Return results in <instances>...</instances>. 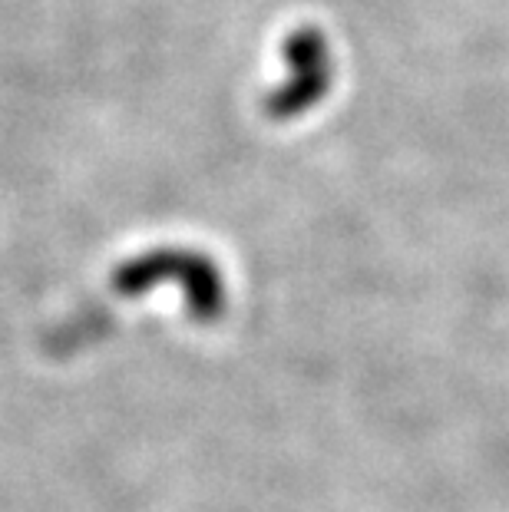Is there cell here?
I'll return each mask as SVG.
<instances>
[{"label":"cell","mask_w":509,"mask_h":512,"mask_svg":"<svg viewBox=\"0 0 509 512\" xmlns=\"http://www.w3.org/2000/svg\"><path fill=\"white\" fill-rule=\"evenodd\" d=\"M162 285H179L189 318L196 324H215L225 314L222 271L196 248H153L139 258H129L110 278V294L133 301Z\"/></svg>","instance_id":"obj_1"},{"label":"cell","mask_w":509,"mask_h":512,"mask_svg":"<svg viewBox=\"0 0 509 512\" xmlns=\"http://www.w3.org/2000/svg\"><path fill=\"white\" fill-rule=\"evenodd\" d=\"M288 53H291V60H295L298 73L285 90H278L272 100H268V116H275V119L305 113L314 100H321L324 86H328V63H324L321 40H295L288 47Z\"/></svg>","instance_id":"obj_2"}]
</instances>
